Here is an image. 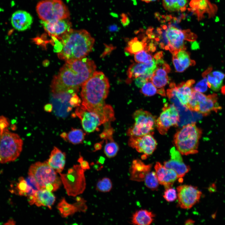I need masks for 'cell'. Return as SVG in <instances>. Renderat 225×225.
<instances>
[{"label":"cell","instance_id":"6da1fadb","mask_svg":"<svg viewBox=\"0 0 225 225\" xmlns=\"http://www.w3.org/2000/svg\"><path fill=\"white\" fill-rule=\"evenodd\" d=\"M96 68L94 61L86 57L66 62L53 78L50 86L52 93L72 90L78 91Z\"/></svg>","mask_w":225,"mask_h":225},{"label":"cell","instance_id":"7a4b0ae2","mask_svg":"<svg viewBox=\"0 0 225 225\" xmlns=\"http://www.w3.org/2000/svg\"><path fill=\"white\" fill-rule=\"evenodd\" d=\"M55 49L58 57L67 62L86 57L92 51L95 39L87 30L72 29L58 37Z\"/></svg>","mask_w":225,"mask_h":225},{"label":"cell","instance_id":"3957f363","mask_svg":"<svg viewBox=\"0 0 225 225\" xmlns=\"http://www.w3.org/2000/svg\"><path fill=\"white\" fill-rule=\"evenodd\" d=\"M81 105L90 111L108 115V105L105 103L110 85L102 72L95 71L82 86Z\"/></svg>","mask_w":225,"mask_h":225},{"label":"cell","instance_id":"277c9868","mask_svg":"<svg viewBox=\"0 0 225 225\" xmlns=\"http://www.w3.org/2000/svg\"><path fill=\"white\" fill-rule=\"evenodd\" d=\"M202 133V130L195 123L183 126L174 136L173 142L175 147L182 155L198 153L199 141Z\"/></svg>","mask_w":225,"mask_h":225},{"label":"cell","instance_id":"5b68a950","mask_svg":"<svg viewBox=\"0 0 225 225\" xmlns=\"http://www.w3.org/2000/svg\"><path fill=\"white\" fill-rule=\"evenodd\" d=\"M28 174L34 177L41 189L52 192L57 190L61 185L60 178L46 161L38 162L32 164Z\"/></svg>","mask_w":225,"mask_h":225},{"label":"cell","instance_id":"8992f818","mask_svg":"<svg viewBox=\"0 0 225 225\" xmlns=\"http://www.w3.org/2000/svg\"><path fill=\"white\" fill-rule=\"evenodd\" d=\"M23 140L18 134L8 128L0 130V163L13 161L22 150Z\"/></svg>","mask_w":225,"mask_h":225},{"label":"cell","instance_id":"52a82bcc","mask_svg":"<svg viewBox=\"0 0 225 225\" xmlns=\"http://www.w3.org/2000/svg\"><path fill=\"white\" fill-rule=\"evenodd\" d=\"M36 11L40 19L50 21L68 18L70 12L62 0H42L36 7Z\"/></svg>","mask_w":225,"mask_h":225},{"label":"cell","instance_id":"ba28073f","mask_svg":"<svg viewBox=\"0 0 225 225\" xmlns=\"http://www.w3.org/2000/svg\"><path fill=\"white\" fill-rule=\"evenodd\" d=\"M80 165H75L67 173H59L60 178L68 196L76 197L82 193L86 187L84 172Z\"/></svg>","mask_w":225,"mask_h":225},{"label":"cell","instance_id":"9c48e42d","mask_svg":"<svg viewBox=\"0 0 225 225\" xmlns=\"http://www.w3.org/2000/svg\"><path fill=\"white\" fill-rule=\"evenodd\" d=\"M133 118L134 123L128 130V136L130 137H140L149 133L153 134L156 126L155 116L148 111L140 109L133 113Z\"/></svg>","mask_w":225,"mask_h":225},{"label":"cell","instance_id":"30bf717a","mask_svg":"<svg viewBox=\"0 0 225 225\" xmlns=\"http://www.w3.org/2000/svg\"><path fill=\"white\" fill-rule=\"evenodd\" d=\"M166 35L169 43V51L175 55L180 50H186L184 40L194 41L197 36L190 30H182L173 26L169 25L166 28Z\"/></svg>","mask_w":225,"mask_h":225},{"label":"cell","instance_id":"8fae6325","mask_svg":"<svg viewBox=\"0 0 225 225\" xmlns=\"http://www.w3.org/2000/svg\"><path fill=\"white\" fill-rule=\"evenodd\" d=\"M75 114L81 120L84 130L88 133L94 132L101 124L110 120L106 115L88 110L81 105L77 107Z\"/></svg>","mask_w":225,"mask_h":225},{"label":"cell","instance_id":"7c38bea8","mask_svg":"<svg viewBox=\"0 0 225 225\" xmlns=\"http://www.w3.org/2000/svg\"><path fill=\"white\" fill-rule=\"evenodd\" d=\"M162 111L156 119V126L159 132L165 135L172 126H177L179 122L178 111L174 104L166 103Z\"/></svg>","mask_w":225,"mask_h":225},{"label":"cell","instance_id":"4fadbf2b","mask_svg":"<svg viewBox=\"0 0 225 225\" xmlns=\"http://www.w3.org/2000/svg\"><path fill=\"white\" fill-rule=\"evenodd\" d=\"M177 190L178 205L185 209H190L198 202L202 194L197 187L191 185L179 186Z\"/></svg>","mask_w":225,"mask_h":225},{"label":"cell","instance_id":"5bb4252c","mask_svg":"<svg viewBox=\"0 0 225 225\" xmlns=\"http://www.w3.org/2000/svg\"><path fill=\"white\" fill-rule=\"evenodd\" d=\"M78 92L72 90L52 93L51 103L52 105L54 112L56 115L61 117H65L68 114L72 108L70 104L71 98Z\"/></svg>","mask_w":225,"mask_h":225},{"label":"cell","instance_id":"9a60e30c","mask_svg":"<svg viewBox=\"0 0 225 225\" xmlns=\"http://www.w3.org/2000/svg\"><path fill=\"white\" fill-rule=\"evenodd\" d=\"M149 133L140 137H130L129 140V145L134 148L138 152L143 153L142 159H145L151 155L155 150L157 142L153 136Z\"/></svg>","mask_w":225,"mask_h":225},{"label":"cell","instance_id":"2e32d148","mask_svg":"<svg viewBox=\"0 0 225 225\" xmlns=\"http://www.w3.org/2000/svg\"><path fill=\"white\" fill-rule=\"evenodd\" d=\"M170 159L164 162L166 168L173 170L177 173L178 178H181L190 170V167L184 163L180 152L175 147L170 150Z\"/></svg>","mask_w":225,"mask_h":225},{"label":"cell","instance_id":"e0dca14e","mask_svg":"<svg viewBox=\"0 0 225 225\" xmlns=\"http://www.w3.org/2000/svg\"><path fill=\"white\" fill-rule=\"evenodd\" d=\"M40 22L48 34L55 37L65 33L71 29L72 26L68 18L48 21L41 20Z\"/></svg>","mask_w":225,"mask_h":225},{"label":"cell","instance_id":"ac0fdd59","mask_svg":"<svg viewBox=\"0 0 225 225\" xmlns=\"http://www.w3.org/2000/svg\"><path fill=\"white\" fill-rule=\"evenodd\" d=\"M154 168L159 183L163 185L165 189L171 187L178 178L175 171L166 168L159 162L156 163Z\"/></svg>","mask_w":225,"mask_h":225},{"label":"cell","instance_id":"d6986e66","mask_svg":"<svg viewBox=\"0 0 225 225\" xmlns=\"http://www.w3.org/2000/svg\"><path fill=\"white\" fill-rule=\"evenodd\" d=\"M33 22V18L27 12L17 10L12 14L11 23L13 28L19 31H23L29 29Z\"/></svg>","mask_w":225,"mask_h":225},{"label":"cell","instance_id":"ffe728a7","mask_svg":"<svg viewBox=\"0 0 225 225\" xmlns=\"http://www.w3.org/2000/svg\"><path fill=\"white\" fill-rule=\"evenodd\" d=\"M151 167V164H145L139 159L133 160L130 168V179L137 182L144 181Z\"/></svg>","mask_w":225,"mask_h":225},{"label":"cell","instance_id":"44dd1931","mask_svg":"<svg viewBox=\"0 0 225 225\" xmlns=\"http://www.w3.org/2000/svg\"><path fill=\"white\" fill-rule=\"evenodd\" d=\"M190 6L191 9L197 15L198 20L202 18L204 13L207 12L210 17L214 14L216 11V8L208 0H192Z\"/></svg>","mask_w":225,"mask_h":225},{"label":"cell","instance_id":"7402d4cb","mask_svg":"<svg viewBox=\"0 0 225 225\" xmlns=\"http://www.w3.org/2000/svg\"><path fill=\"white\" fill-rule=\"evenodd\" d=\"M221 109L218 102L217 95L214 93L208 95L206 99L199 103L197 112L207 116L212 112H217Z\"/></svg>","mask_w":225,"mask_h":225},{"label":"cell","instance_id":"603a6c76","mask_svg":"<svg viewBox=\"0 0 225 225\" xmlns=\"http://www.w3.org/2000/svg\"><path fill=\"white\" fill-rule=\"evenodd\" d=\"M46 162L57 172L61 173L65 166L66 154L59 148L54 147L51 152L49 158Z\"/></svg>","mask_w":225,"mask_h":225},{"label":"cell","instance_id":"cb8c5ba5","mask_svg":"<svg viewBox=\"0 0 225 225\" xmlns=\"http://www.w3.org/2000/svg\"><path fill=\"white\" fill-rule=\"evenodd\" d=\"M55 200L56 197L52 192L41 189L35 194L34 204L38 207L46 206L51 209Z\"/></svg>","mask_w":225,"mask_h":225},{"label":"cell","instance_id":"d4e9b609","mask_svg":"<svg viewBox=\"0 0 225 225\" xmlns=\"http://www.w3.org/2000/svg\"><path fill=\"white\" fill-rule=\"evenodd\" d=\"M155 214L146 210L137 211L132 215L131 222L134 225H149L153 221Z\"/></svg>","mask_w":225,"mask_h":225},{"label":"cell","instance_id":"484cf974","mask_svg":"<svg viewBox=\"0 0 225 225\" xmlns=\"http://www.w3.org/2000/svg\"><path fill=\"white\" fill-rule=\"evenodd\" d=\"M85 134L82 129L72 128L68 132L62 133L60 136L67 142L77 144L82 142Z\"/></svg>","mask_w":225,"mask_h":225},{"label":"cell","instance_id":"4316f807","mask_svg":"<svg viewBox=\"0 0 225 225\" xmlns=\"http://www.w3.org/2000/svg\"><path fill=\"white\" fill-rule=\"evenodd\" d=\"M148 37L143 38L142 41L135 38L130 40L125 48L126 51L130 54H136L143 50H146L147 47Z\"/></svg>","mask_w":225,"mask_h":225},{"label":"cell","instance_id":"83f0119b","mask_svg":"<svg viewBox=\"0 0 225 225\" xmlns=\"http://www.w3.org/2000/svg\"><path fill=\"white\" fill-rule=\"evenodd\" d=\"M187 0H162L164 8L170 12L185 11L187 8Z\"/></svg>","mask_w":225,"mask_h":225},{"label":"cell","instance_id":"f1b7e54d","mask_svg":"<svg viewBox=\"0 0 225 225\" xmlns=\"http://www.w3.org/2000/svg\"><path fill=\"white\" fill-rule=\"evenodd\" d=\"M149 70L146 63H133L128 69V76L129 79H135L145 74Z\"/></svg>","mask_w":225,"mask_h":225},{"label":"cell","instance_id":"f546056e","mask_svg":"<svg viewBox=\"0 0 225 225\" xmlns=\"http://www.w3.org/2000/svg\"><path fill=\"white\" fill-rule=\"evenodd\" d=\"M57 208L61 216L63 218H66L78 212L74 204L68 203L64 198H63L58 203Z\"/></svg>","mask_w":225,"mask_h":225},{"label":"cell","instance_id":"4dcf8cb0","mask_svg":"<svg viewBox=\"0 0 225 225\" xmlns=\"http://www.w3.org/2000/svg\"><path fill=\"white\" fill-rule=\"evenodd\" d=\"M106 139V144L104 148L105 154L108 158L114 157L118 151L119 146L117 143L114 141L112 137Z\"/></svg>","mask_w":225,"mask_h":225},{"label":"cell","instance_id":"1f68e13d","mask_svg":"<svg viewBox=\"0 0 225 225\" xmlns=\"http://www.w3.org/2000/svg\"><path fill=\"white\" fill-rule=\"evenodd\" d=\"M175 56L178 59L181 66L185 69L195 64V61L190 59L189 54L185 50L179 51Z\"/></svg>","mask_w":225,"mask_h":225},{"label":"cell","instance_id":"d6a6232c","mask_svg":"<svg viewBox=\"0 0 225 225\" xmlns=\"http://www.w3.org/2000/svg\"><path fill=\"white\" fill-rule=\"evenodd\" d=\"M17 188L18 194L20 195L28 197L35 194L32 188L28 184L25 179L23 177L19 178Z\"/></svg>","mask_w":225,"mask_h":225},{"label":"cell","instance_id":"836d02e7","mask_svg":"<svg viewBox=\"0 0 225 225\" xmlns=\"http://www.w3.org/2000/svg\"><path fill=\"white\" fill-rule=\"evenodd\" d=\"M144 181L146 186L152 190H157L159 184L156 172H148Z\"/></svg>","mask_w":225,"mask_h":225},{"label":"cell","instance_id":"e575fe53","mask_svg":"<svg viewBox=\"0 0 225 225\" xmlns=\"http://www.w3.org/2000/svg\"><path fill=\"white\" fill-rule=\"evenodd\" d=\"M208 85L209 88L214 91H218L222 86L223 80L212 75L211 72L207 75Z\"/></svg>","mask_w":225,"mask_h":225},{"label":"cell","instance_id":"d590c367","mask_svg":"<svg viewBox=\"0 0 225 225\" xmlns=\"http://www.w3.org/2000/svg\"><path fill=\"white\" fill-rule=\"evenodd\" d=\"M112 188V183L110 179L104 178L98 181L96 185V189L103 192L110 191Z\"/></svg>","mask_w":225,"mask_h":225},{"label":"cell","instance_id":"8d00e7d4","mask_svg":"<svg viewBox=\"0 0 225 225\" xmlns=\"http://www.w3.org/2000/svg\"><path fill=\"white\" fill-rule=\"evenodd\" d=\"M134 58L137 63H147L151 61L153 58L150 53L143 50L135 54Z\"/></svg>","mask_w":225,"mask_h":225},{"label":"cell","instance_id":"74e56055","mask_svg":"<svg viewBox=\"0 0 225 225\" xmlns=\"http://www.w3.org/2000/svg\"><path fill=\"white\" fill-rule=\"evenodd\" d=\"M149 81L144 84L140 91L141 93L147 96H152L157 92V90L155 86Z\"/></svg>","mask_w":225,"mask_h":225},{"label":"cell","instance_id":"f35d334b","mask_svg":"<svg viewBox=\"0 0 225 225\" xmlns=\"http://www.w3.org/2000/svg\"><path fill=\"white\" fill-rule=\"evenodd\" d=\"M150 80L157 88H162L165 86L168 82V77H161L153 74Z\"/></svg>","mask_w":225,"mask_h":225},{"label":"cell","instance_id":"ab89813d","mask_svg":"<svg viewBox=\"0 0 225 225\" xmlns=\"http://www.w3.org/2000/svg\"><path fill=\"white\" fill-rule=\"evenodd\" d=\"M163 197L168 202H173L177 198L176 190L171 187L165 189Z\"/></svg>","mask_w":225,"mask_h":225},{"label":"cell","instance_id":"60d3db41","mask_svg":"<svg viewBox=\"0 0 225 225\" xmlns=\"http://www.w3.org/2000/svg\"><path fill=\"white\" fill-rule=\"evenodd\" d=\"M208 81L207 78L204 77V78L197 83L195 86L192 88L193 90L200 92H205L208 89Z\"/></svg>","mask_w":225,"mask_h":225},{"label":"cell","instance_id":"b9f144b4","mask_svg":"<svg viewBox=\"0 0 225 225\" xmlns=\"http://www.w3.org/2000/svg\"><path fill=\"white\" fill-rule=\"evenodd\" d=\"M76 200V202L73 204L76 208L78 212H85L88 208L86 200L80 197H77Z\"/></svg>","mask_w":225,"mask_h":225},{"label":"cell","instance_id":"7bdbcfd3","mask_svg":"<svg viewBox=\"0 0 225 225\" xmlns=\"http://www.w3.org/2000/svg\"><path fill=\"white\" fill-rule=\"evenodd\" d=\"M172 62L176 72H184L185 70V68L181 66L178 59L174 55H173L172 56Z\"/></svg>","mask_w":225,"mask_h":225},{"label":"cell","instance_id":"ee69618b","mask_svg":"<svg viewBox=\"0 0 225 225\" xmlns=\"http://www.w3.org/2000/svg\"><path fill=\"white\" fill-rule=\"evenodd\" d=\"M167 71L161 67H157L153 72V74L161 77H167Z\"/></svg>","mask_w":225,"mask_h":225},{"label":"cell","instance_id":"f6af8a7d","mask_svg":"<svg viewBox=\"0 0 225 225\" xmlns=\"http://www.w3.org/2000/svg\"><path fill=\"white\" fill-rule=\"evenodd\" d=\"M78 161L80 163L81 168L84 170L90 169V167L88 162L84 160L82 156H80Z\"/></svg>","mask_w":225,"mask_h":225},{"label":"cell","instance_id":"bcb514c9","mask_svg":"<svg viewBox=\"0 0 225 225\" xmlns=\"http://www.w3.org/2000/svg\"><path fill=\"white\" fill-rule=\"evenodd\" d=\"M148 81L146 79L141 77H139L135 80V84L139 88H141L144 84Z\"/></svg>","mask_w":225,"mask_h":225},{"label":"cell","instance_id":"7dc6e473","mask_svg":"<svg viewBox=\"0 0 225 225\" xmlns=\"http://www.w3.org/2000/svg\"><path fill=\"white\" fill-rule=\"evenodd\" d=\"M9 125L8 119L2 116L0 117V130L8 128Z\"/></svg>","mask_w":225,"mask_h":225},{"label":"cell","instance_id":"c3c4849f","mask_svg":"<svg viewBox=\"0 0 225 225\" xmlns=\"http://www.w3.org/2000/svg\"><path fill=\"white\" fill-rule=\"evenodd\" d=\"M163 56L162 52L159 51L155 54L153 56V58L156 60H157L162 58Z\"/></svg>","mask_w":225,"mask_h":225},{"label":"cell","instance_id":"681fc988","mask_svg":"<svg viewBox=\"0 0 225 225\" xmlns=\"http://www.w3.org/2000/svg\"><path fill=\"white\" fill-rule=\"evenodd\" d=\"M44 109L46 111L50 112L53 109L52 105L51 103L48 104L45 106Z\"/></svg>","mask_w":225,"mask_h":225},{"label":"cell","instance_id":"f907efd6","mask_svg":"<svg viewBox=\"0 0 225 225\" xmlns=\"http://www.w3.org/2000/svg\"><path fill=\"white\" fill-rule=\"evenodd\" d=\"M157 93L162 96H166V92L163 88H161L157 90Z\"/></svg>","mask_w":225,"mask_h":225},{"label":"cell","instance_id":"816d5d0a","mask_svg":"<svg viewBox=\"0 0 225 225\" xmlns=\"http://www.w3.org/2000/svg\"><path fill=\"white\" fill-rule=\"evenodd\" d=\"M195 223V221L191 219H188L185 222V224L186 225H193Z\"/></svg>","mask_w":225,"mask_h":225},{"label":"cell","instance_id":"f5cc1de1","mask_svg":"<svg viewBox=\"0 0 225 225\" xmlns=\"http://www.w3.org/2000/svg\"><path fill=\"white\" fill-rule=\"evenodd\" d=\"M6 224H15V222L13 220H9Z\"/></svg>","mask_w":225,"mask_h":225},{"label":"cell","instance_id":"db71d44e","mask_svg":"<svg viewBox=\"0 0 225 225\" xmlns=\"http://www.w3.org/2000/svg\"><path fill=\"white\" fill-rule=\"evenodd\" d=\"M142 1L145 2L147 3H148L150 2H153L156 1V0H141Z\"/></svg>","mask_w":225,"mask_h":225}]
</instances>
